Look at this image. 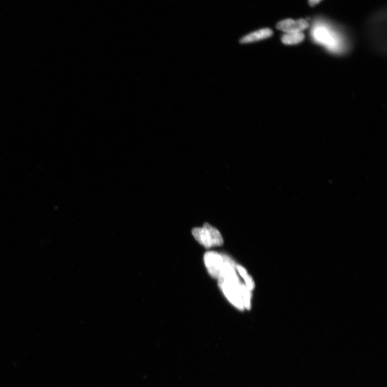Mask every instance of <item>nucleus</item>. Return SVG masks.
<instances>
[{
    "label": "nucleus",
    "mask_w": 387,
    "mask_h": 387,
    "mask_svg": "<svg viewBox=\"0 0 387 387\" xmlns=\"http://www.w3.org/2000/svg\"><path fill=\"white\" fill-rule=\"evenodd\" d=\"M321 1L322 0H309V3L311 6H314Z\"/></svg>",
    "instance_id": "nucleus-9"
},
{
    "label": "nucleus",
    "mask_w": 387,
    "mask_h": 387,
    "mask_svg": "<svg viewBox=\"0 0 387 387\" xmlns=\"http://www.w3.org/2000/svg\"><path fill=\"white\" fill-rule=\"evenodd\" d=\"M195 239L206 249L222 246L223 239L219 231L206 223L203 228L192 230Z\"/></svg>",
    "instance_id": "nucleus-1"
},
{
    "label": "nucleus",
    "mask_w": 387,
    "mask_h": 387,
    "mask_svg": "<svg viewBox=\"0 0 387 387\" xmlns=\"http://www.w3.org/2000/svg\"><path fill=\"white\" fill-rule=\"evenodd\" d=\"M273 32L272 30L269 28L262 29L253 32L248 35L243 37L240 43L242 44H248L267 39L273 35Z\"/></svg>",
    "instance_id": "nucleus-5"
},
{
    "label": "nucleus",
    "mask_w": 387,
    "mask_h": 387,
    "mask_svg": "<svg viewBox=\"0 0 387 387\" xmlns=\"http://www.w3.org/2000/svg\"><path fill=\"white\" fill-rule=\"evenodd\" d=\"M309 26L308 22L304 19H286L276 24L277 29L286 33L301 32L307 29Z\"/></svg>",
    "instance_id": "nucleus-4"
},
{
    "label": "nucleus",
    "mask_w": 387,
    "mask_h": 387,
    "mask_svg": "<svg viewBox=\"0 0 387 387\" xmlns=\"http://www.w3.org/2000/svg\"><path fill=\"white\" fill-rule=\"evenodd\" d=\"M219 285L228 301L238 309L243 311L241 281L236 282L219 278Z\"/></svg>",
    "instance_id": "nucleus-2"
},
{
    "label": "nucleus",
    "mask_w": 387,
    "mask_h": 387,
    "mask_svg": "<svg viewBox=\"0 0 387 387\" xmlns=\"http://www.w3.org/2000/svg\"><path fill=\"white\" fill-rule=\"evenodd\" d=\"M242 294L244 308L250 310L251 308V300L252 293L246 285L243 284H242Z\"/></svg>",
    "instance_id": "nucleus-8"
},
{
    "label": "nucleus",
    "mask_w": 387,
    "mask_h": 387,
    "mask_svg": "<svg viewBox=\"0 0 387 387\" xmlns=\"http://www.w3.org/2000/svg\"><path fill=\"white\" fill-rule=\"evenodd\" d=\"M236 269L245 281L247 287L251 291L253 290L255 288V282L252 277L248 274L246 269L239 264H237Z\"/></svg>",
    "instance_id": "nucleus-7"
},
{
    "label": "nucleus",
    "mask_w": 387,
    "mask_h": 387,
    "mask_svg": "<svg viewBox=\"0 0 387 387\" xmlns=\"http://www.w3.org/2000/svg\"><path fill=\"white\" fill-rule=\"evenodd\" d=\"M302 31L288 32L284 34L281 38L282 42L286 45H295L300 43L304 39Z\"/></svg>",
    "instance_id": "nucleus-6"
},
{
    "label": "nucleus",
    "mask_w": 387,
    "mask_h": 387,
    "mask_svg": "<svg viewBox=\"0 0 387 387\" xmlns=\"http://www.w3.org/2000/svg\"><path fill=\"white\" fill-rule=\"evenodd\" d=\"M203 260L209 275L214 279H218L225 262L224 255L209 251L205 254Z\"/></svg>",
    "instance_id": "nucleus-3"
}]
</instances>
